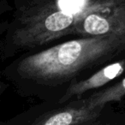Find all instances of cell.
<instances>
[{
    "mask_svg": "<svg viewBox=\"0 0 125 125\" xmlns=\"http://www.w3.org/2000/svg\"><path fill=\"white\" fill-rule=\"evenodd\" d=\"M125 51V42L111 36H85L33 54L19 62L22 78L40 83L58 84L82 70Z\"/></svg>",
    "mask_w": 125,
    "mask_h": 125,
    "instance_id": "6da1fadb",
    "label": "cell"
},
{
    "mask_svg": "<svg viewBox=\"0 0 125 125\" xmlns=\"http://www.w3.org/2000/svg\"><path fill=\"white\" fill-rule=\"evenodd\" d=\"M111 0H36L20 10L12 34L15 45L33 47L73 34L76 24L89 12Z\"/></svg>",
    "mask_w": 125,
    "mask_h": 125,
    "instance_id": "7a4b0ae2",
    "label": "cell"
},
{
    "mask_svg": "<svg viewBox=\"0 0 125 125\" xmlns=\"http://www.w3.org/2000/svg\"><path fill=\"white\" fill-rule=\"evenodd\" d=\"M73 34L111 36L125 42V0H111L89 12L76 24Z\"/></svg>",
    "mask_w": 125,
    "mask_h": 125,
    "instance_id": "3957f363",
    "label": "cell"
},
{
    "mask_svg": "<svg viewBox=\"0 0 125 125\" xmlns=\"http://www.w3.org/2000/svg\"><path fill=\"white\" fill-rule=\"evenodd\" d=\"M104 107H93L85 99L76 104L44 115L30 125H82L96 119Z\"/></svg>",
    "mask_w": 125,
    "mask_h": 125,
    "instance_id": "277c9868",
    "label": "cell"
},
{
    "mask_svg": "<svg viewBox=\"0 0 125 125\" xmlns=\"http://www.w3.org/2000/svg\"><path fill=\"white\" fill-rule=\"evenodd\" d=\"M125 72V58L120 59L103 67L96 73L85 80L80 81L71 85L60 99V102H65L74 96H79L88 91L98 89L110 83L111 81L118 78Z\"/></svg>",
    "mask_w": 125,
    "mask_h": 125,
    "instance_id": "5b68a950",
    "label": "cell"
},
{
    "mask_svg": "<svg viewBox=\"0 0 125 125\" xmlns=\"http://www.w3.org/2000/svg\"><path fill=\"white\" fill-rule=\"evenodd\" d=\"M125 96V78L116 82L114 85L94 93L87 99L88 103L93 107L102 106L113 101H119Z\"/></svg>",
    "mask_w": 125,
    "mask_h": 125,
    "instance_id": "8992f818",
    "label": "cell"
},
{
    "mask_svg": "<svg viewBox=\"0 0 125 125\" xmlns=\"http://www.w3.org/2000/svg\"><path fill=\"white\" fill-rule=\"evenodd\" d=\"M33 1H36V0H31V2H33Z\"/></svg>",
    "mask_w": 125,
    "mask_h": 125,
    "instance_id": "52a82bcc",
    "label": "cell"
},
{
    "mask_svg": "<svg viewBox=\"0 0 125 125\" xmlns=\"http://www.w3.org/2000/svg\"><path fill=\"white\" fill-rule=\"evenodd\" d=\"M1 86H2V85H1V84H0V91H1Z\"/></svg>",
    "mask_w": 125,
    "mask_h": 125,
    "instance_id": "ba28073f",
    "label": "cell"
}]
</instances>
